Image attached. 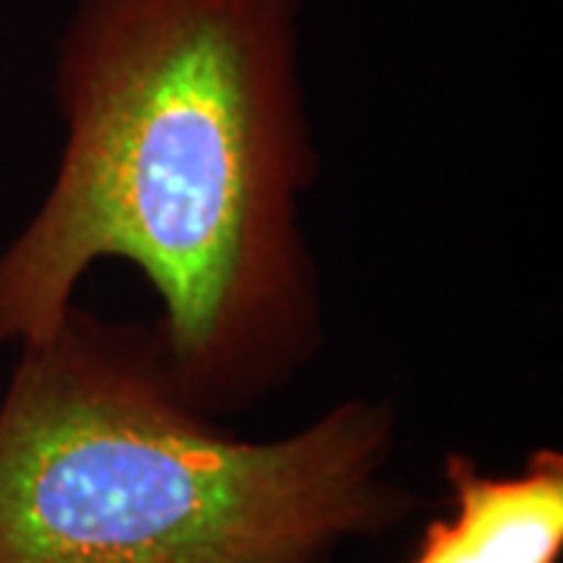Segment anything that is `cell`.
<instances>
[{
  "mask_svg": "<svg viewBox=\"0 0 563 563\" xmlns=\"http://www.w3.org/2000/svg\"><path fill=\"white\" fill-rule=\"evenodd\" d=\"M444 483L451 517L426 523L410 563H561V451L539 448L507 476H488L473 457L451 451Z\"/></svg>",
  "mask_w": 563,
  "mask_h": 563,
  "instance_id": "cell-3",
  "label": "cell"
},
{
  "mask_svg": "<svg viewBox=\"0 0 563 563\" xmlns=\"http://www.w3.org/2000/svg\"><path fill=\"white\" fill-rule=\"evenodd\" d=\"M398 413L347 398L273 442L195 410L154 325L69 303L0 401V563H332L404 523Z\"/></svg>",
  "mask_w": 563,
  "mask_h": 563,
  "instance_id": "cell-2",
  "label": "cell"
},
{
  "mask_svg": "<svg viewBox=\"0 0 563 563\" xmlns=\"http://www.w3.org/2000/svg\"><path fill=\"white\" fill-rule=\"evenodd\" d=\"M301 13L303 0H76L54 69L60 166L0 251V347L38 342L95 263L122 261L161 298L179 395L213 420L317 357Z\"/></svg>",
  "mask_w": 563,
  "mask_h": 563,
  "instance_id": "cell-1",
  "label": "cell"
}]
</instances>
